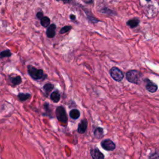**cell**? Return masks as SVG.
<instances>
[{
  "mask_svg": "<svg viewBox=\"0 0 159 159\" xmlns=\"http://www.w3.org/2000/svg\"><path fill=\"white\" fill-rule=\"evenodd\" d=\"M142 76V73L136 70H129L126 73L127 80L131 83L136 85H139L140 83Z\"/></svg>",
  "mask_w": 159,
  "mask_h": 159,
  "instance_id": "1",
  "label": "cell"
},
{
  "mask_svg": "<svg viewBox=\"0 0 159 159\" xmlns=\"http://www.w3.org/2000/svg\"><path fill=\"white\" fill-rule=\"evenodd\" d=\"M28 71L29 75L34 80H40V79H45L47 77V75L44 74V72L42 69H37L34 66L32 65L28 66Z\"/></svg>",
  "mask_w": 159,
  "mask_h": 159,
  "instance_id": "2",
  "label": "cell"
},
{
  "mask_svg": "<svg viewBox=\"0 0 159 159\" xmlns=\"http://www.w3.org/2000/svg\"><path fill=\"white\" fill-rule=\"evenodd\" d=\"M55 114L58 121H60L62 124L66 125L68 122V116L66 114L65 108L63 106H58L56 109Z\"/></svg>",
  "mask_w": 159,
  "mask_h": 159,
  "instance_id": "3",
  "label": "cell"
},
{
  "mask_svg": "<svg viewBox=\"0 0 159 159\" xmlns=\"http://www.w3.org/2000/svg\"><path fill=\"white\" fill-rule=\"evenodd\" d=\"M110 74L112 78L116 81H121L124 78V74L116 66H114L110 69Z\"/></svg>",
  "mask_w": 159,
  "mask_h": 159,
  "instance_id": "4",
  "label": "cell"
},
{
  "mask_svg": "<svg viewBox=\"0 0 159 159\" xmlns=\"http://www.w3.org/2000/svg\"><path fill=\"white\" fill-rule=\"evenodd\" d=\"M101 146L103 149L106 150H107V151H113V150L116 149V144L111 140L108 139L103 140L102 142Z\"/></svg>",
  "mask_w": 159,
  "mask_h": 159,
  "instance_id": "5",
  "label": "cell"
},
{
  "mask_svg": "<svg viewBox=\"0 0 159 159\" xmlns=\"http://www.w3.org/2000/svg\"><path fill=\"white\" fill-rule=\"evenodd\" d=\"M144 81L146 83V88L148 91L150 92V93H155V92L157 91L158 89V87L156 84H155L154 82L150 81L148 78H146L145 80H144Z\"/></svg>",
  "mask_w": 159,
  "mask_h": 159,
  "instance_id": "6",
  "label": "cell"
},
{
  "mask_svg": "<svg viewBox=\"0 0 159 159\" xmlns=\"http://www.w3.org/2000/svg\"><path fill=\"white\" fill-rule=\"evenodd\" d=\"M90 154L93 159H105V156L103 153L97 148L91 149Z\"/></svg>",
  "mask_w": 159,
  "mask_h": 159,
  "instance_id": "7",
  "label": "cell"
},
{
  "mask_svg": "<svg viewBox=\"0 0 159 159\" xmlns=\"http://www.w3.org/2000/svg\"><path fill=\"white\" fill-rule=\"evenodd\" d=\"M88 127V121L86 119H83L81 121V122L79 123L77 131L80 134H84Z\"/></svg>",
  "mask_w": 159,
  "mask_h": 159,
  "instance_id": "8",
  "label": "cell"
},
{
  "mask_svg": "<svg viewBox=\"0 0 159 159\" xmlns=\"http://www.w3.org/2000/svg\"><path fill=\"white\" fill-rule=\"evenodd\" d=\"M47 36L49 38H53L56 34V25L55 24H52L47 28L46 31Z\"/></svg>",
  "mask_w": 159,
  "mask_h": 159,
  "instance_id": "9",
  "label": "cell"
},
{
  "mask_svg": "<svg viewBox=\"0 0 159 159\" xmlns=\"http://www.w3.org/2000/svg\"><path fill=\"white\" fill-rule=\"evenodd\" d=\"M10 82L12 87H16L19 84H21L22 82V78L20 76H16L14 77H10Z\"/></svg>",
  "mask_w": 159,
  "mask_h": 159,
  "instance_id": "10",
  "label": "cell"
},
{
  "mask_svg": "<svg viewBox=\"0 0 159 159\" xmlns=\"http://www.w3.org/2000/svg\"><path fill=\"white\" fill-rule=\"evenodd\" d=\"M140 21L138 18H135L127 21V25L131 28H135L139 24Z\"/></svg>",
  "mask_w": 159,
  "mask_h": 159,
  "instance_id": "11",
  "label": "cell"
},
{
  "mask_svg": "<svg viewBox=\"0 0 159 159\" xmlns=\"http://www.w3.org/2000/svg\"><path fill=\"white\" fill-rule=\"evenodd\" d=\"M51 99L52 101L55 103H58L60 99V95L58 91H55L51 93Z\"/></svg>",
  "mask_w": 159,
  "mask_h": 159,
  "instance_id": "12",
  "label": "cell"
},
{
  "mask_svg": "<svg viewBox=\"0 0 159 159\" xmlns=\"http://www.w3.org/2000/svg\"><path fill=\"white\" fill-rule=\"evenodd\" d=\"M104 131L102 128H96L94 131V137L96 139H101L103 136Z\"/></svg>",
  "mask_w": 159,
  "mask_h": 159,
  "instance_id": "13",
  "label": "cell"
},
{
  "mask_svg": "<svg viewBox=\"0 0 159 159\" xmlns=\"http://www.w3.org/2000/svg\"><path fill=\"white\" fill-rule=\"evenodd\" d=\"M80 111L77 109H73L70 111V117L73 119H77L80 118Z\"/></svg>",
  "mask_w": 159,
  "mask_h": 159,
  "instance_id": "14",
  "label": "cell"
},
{
  "mask_svg": "<svg viewBox=\"0 0 159 159\" xmlns=\"http://www.w3.org/2000/svg\"><path fill=\"white\" fill-rule=\"evenodd\" d=\"M50 22H51V20L47 16H44L40 19V24L44 28H48L50 26Z\"/></svg>",
  "mask_w": 159,
  "mask_h": 159,
  "instance_id": "15",
  "label": "cell"
},
{
  "mask_svg": "<svg viewBox=\"0 0 159 159\" xmlns=\"http://www.w3.org/2000/svg\"><path fill=\"white\" fill-rule=\"evenodd\" d=\"M54 85L52 84V83H47V84H46L43 87L44 90L47 95H49V93L54 89Z\"/></svg>",
  "mask_w": 159,
  "mask_h": 159,
  "instance_id": "16",
  "label": "cell"
},
{
  "mask_svg": "<svg viewBox=\"0 0 159 159\" xmlns=\"http://www.w3.org/2000/svg\"><path fill=\"white\" fill-rule=\"evenodd\" d=\"M31 95L29 93H19L18 97L21 102H25L30 98Z\"/></svg>",
  "mask_w": 159,
  "mask_h": 159,
  "instance_id": "17",
  "label": "cell"
},
{
  "mask_svg": "<svg viewBox=\"0 0 159 159\" xmlns=\"http://www.w3.org/2000/svg\"><path fill=\"white\" fill-rule=\"evenodd\" d=\"M99 11L101 12L102 13L108 14V15H113V16H114V15L116 14L114 11H113V10H111L110 9H109V8H107V7H103V9H102Z\"/></svg>",
  "mask_w": 159,
  "mask_h": 159,
  "instance_id": "18",
  "label": "cell"
},
{
  "mask_svg": "<svg viewBox=\"0 0 159 159\" xmlns=\"http://www.w3.org/2000/svg\"><path fill=\"white\" fill-rule=\"evenodd\" d=\"M12 55L11 52L10 50H6V51H3L0 54V57L1 58H3L4 57H10Z\"/></svg>",
  "mask_w": 159,
  "mask_h": 159,
  "instance_id": "19",
  "label": "cell"
},
{
  "mask_svg": "<svg viewBox=\"0 0 159 159\" xmlns=\"http://www.w3.org/2000/svg\"><path fill=\"white\" fill-rule=\"evenodd\" d=\"M71 29H72V26H66L63 27L60 29V34H65V33H66V32L70 31Z\"/></svg>",
  "mask_w": 159,
  "mask_h": 159,
  "instance_id": "20",
  "label": "cell"
},
{
  "mask_svg": "<svg viewBox=\"0 0 159 159\" xmlns=\"http://www.w3.org/2000/svg\"><path fill=\"white\" fill-rule=\"evenodd\" d=\"M149 159H159V154L157 152L150 154L149 156Z\"/></svg>",
  "mask_w": 159,
  "mask_h": 159,
  "instance_id": "21",
  "label": "cell"
},
{
  "mask_svg": "<svg viewBox=\"0 0 159 159\" xmlns=\"http://www.w3.org/2000/svg\"><path fill=\"white\" fill-rule=\"evenodd\" d=\"M36 16H37V18L39 19H41L42 18H43V17H44V16H43V13H42V12H38L37 13V15H36Z\"/></svg>",
  "mask_w": 159,
  "mask_h": 159,
  "instance_id": "22",
  "label": "cell"
},
{
  "mask_svg": "<svg viewBox=\"0 0 159 159\" xmlns=\"http://www.w3.org/2000/svg\"><path fill=\"white\" fill-rule=\"evenodd\" d=\"M57 1H62L64 4H69L71 3L72 0H56Z\"/></svg>",
  "mask_w": 159,
  "mask_h": 159,
  "instance_id": "23",
  "label": "cell"
},
{
  "mask_svg": "<svg viewBox=\"0 0 159 159\" xmlns=\"http://www.w3.org/2000/svg\"><path fill=\"white\" fill-rule=\"evenodd\" d=\"M87 4H93V0H83Z\"/></svg>",
  "mask_w": 159,
  "mask_h": 159,
  "instance_id": "24",
  "label": "cell"
},
{
  "mask_svg": "<svg viewBox=\"0 0 159 159\" xmlns=\"http://www.w3.org/2000/svg\"><path fill=\"white\" fill-rule=\"evenodd\" d=\"M70 19H72V20H75V19H76V16H75L73 15V14H70Z\"/></svg>",
  "mask_w": 159,
  "mask_h": 159,
  "instance_id": "25",
  "label": "cell"
},
{
  "mask_svg": "<svg viewBox=\"0 0 159 159\" xmlns=\"http://www.w3.org/2000/svg\"><path fill=\"white\" fill-rule=\"evenodd\" d=\"M146 1H148V2H149V1H151V0H146Z\"/></svg>",
  "mask_w": 159,
  "mask_h": 159,
  "instance_id": "26",
  "label": "cell"
}]
</instances>
